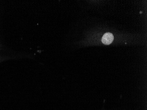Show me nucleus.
I'll return each instance as SVG.
<instances>
[{
    "label": "nucleus",
    "instance_id": "nucleus-1",
    "mask_svg": "<svg viewBox=\"0 0 147 110\" xmlns=\"http://www.w3.org/2000/svg\"><path fill=\"white\" fill-rule=\"evenodd\" d=\"M114 40V36L111 33H107L103 35L102 42L105 45H109L112 43Z\"/></svg>",
    "mask_w": 147,
    "mask_h": 110
}]
</instances>
